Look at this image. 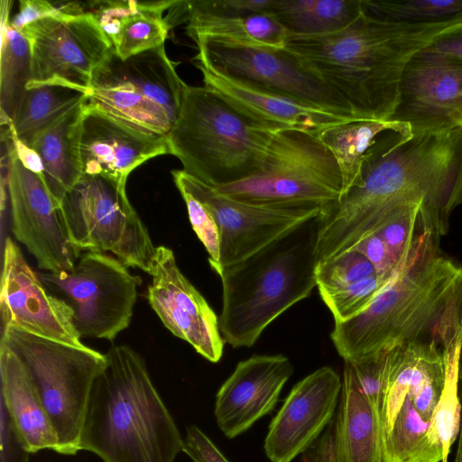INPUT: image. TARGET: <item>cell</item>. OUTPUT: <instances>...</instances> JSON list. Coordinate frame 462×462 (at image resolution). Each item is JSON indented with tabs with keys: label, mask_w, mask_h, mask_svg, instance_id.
I'll list each match as a JSON object with an SVG mask.
<instances>
[{
	"label": "cell",
	"mask_w": 462,
	"mask_h": 462,
	"mask_svg": "<svg viewBox=\"0 0 462 462\" xmlns=\"http://www.w3.org/2000/svg\"><path fill=\"white\" fill-rule=\"evenodd\" d=\"M0 462H28L31 453L2 402H0Z\"/></svg>",
	"instance_id": "cell-40"
},
{
	"label": "cell",
	"mask_w": 462,
	"mask_h": 462,
	"mask_svg": "<svg viewBox=\"0 0 462 462\" xmlns=\"http://www.w3.org/2000/svg\"><path fill=\"white\" fill-rule=\"evenodd\" d=\"M87 99L86 92L67 86L45 84L28 87L8 125L12 135L30 148L42 133Z\"/></svg>",
	"instance_id": "cell-30"
},
{
	"label": "cell",
	"mask_w": 462,
	"mask_h": 462,
	"mask_svg": "<svg viewBox=\"0 0 462 462\" xmlns=\"http://www.w3.org/2000/svg\"><path fill=\"white\" fill-rule=\"evenodd\" d=\"M92 388L80 450L104 462H174L183 439L141 356L113 346Z\"/></svg>",
	"instance_id": "cell-4"
},
{
	"label": "cell",
	"mask_w": 462,
	"mask_h": 462,
	"mask_svg": "<svg viewBox=\"0 0 462 462\" xmlns=\"http://www.w3.org/2000/svg\"><path fill=\"white\" fill-rule=\"evenodd\" d=\"M365 11L364 0H273L266 13L289 37H318L346 29Z\"/></svg>",
	"instance_id": "cell-28"
},
{
	"label": "cell",
	"mask_w": 462,
	"mask_h": 462,
	"mask_svg": "<svg viewBox=\"0 0 462 462\" xmlns=\"http://www.w3.org/2000/svg\"><path fill=\"white\" fill-rule=\"evenodd\" d=\"M175 1H89L85 3L113 44L125 60L164 44L171 29L162 14Z\"/></svg>",
	"instance_id": "cell-24"
},
{
	"label": "cell",
	"mask_w": 462,
	"mask_h": 462,
	"mask_svg": "<svg viewBox=\"0 0 462 462\" xmlns=\"http://www.w3.org/2000/svg\"><path fill=\"white\" fill-rule=\"evenodd\" d=\"M204 85L214 89L230 106L252 122L272 132L296 129L319 134L350 120L297 100L253 88L201 67Z\"/></svg>",
	"instance_id": "cell-22"
},
{
	"label": "cell",
	"mask_w": 462,
	"mask_h": 462,
	"mask_svg": "<svg viewBox=\"0 0 462 462\" xmlns=\"http://www.w3.org/2000/svg\"><path fill=\"white\" fill-rule=\"evenodd\" d=\"M460 23L462 17L433 23H398L365 10L340 32L289 37L284 49L339 95L357 119L388 121L408 60Z\"/></svg>",
	"instance_id": "cell-3"
},
{
	"label": "cell",
	"mask_w": 462,
	"mask_h": 462,
	"mask_svg": "<svg viewBox=\"0 0 462 462\" xmlns=\"http://www.w3.org/2000/svg\"><path fill=\"white\" fill-rule=\"evenodd\" d=\"M375 275L378 274L374 265L356 249L319 262L316 267V282L321 299Z\"/></svg>",
	"instance_id": "cell-34"
},
{
	"label": "cell",
	"mask_w": 462,
	"mask_h": 462,
	"mask_svg": "<svg viewBox=\"0 0 462 462\" xmlns=\"http://www.w3.org/2000/svg\"><path fill=\"white\" fill-rule=\"evenodd\" d=\"M341 387L338 374L322 366L291 388L265 437L271 462H291L313 444L335 417Z\"/></svg>",
	"instance_id": "cell-19"
},
{
	"label": "cell",
	"mask_w": 462,
	"mask_h": 462,
	"mask_svg": "<svg viewBox=\"0 0 462 462\" xmlns=\"http://www.w3.org/2000/svg\"><path fill=\"white\" fill-rule=\"evenodd\" d=\"M454 462H462V409H461V421H460L458 445H457V449L456 452V457H455Z\"/></svg>",
	"instance_id": "cell-44"
},
{
	"label": "cell",
	"mask_w": 462,
	"mask_h": 462,
	"mask_svg": "<svg viewBox=\"0 0 462 462\" xmlns=\"http://www.w3.org/2000/svg\"><path fill=\"white\" fill-rule=\"evenodd\" d=\"M214 189L244 203L318 205L325 209L342 198L343 179L318 134L285 129L273 132L254 175Z\"/></svg>",
	"instance_id": "cell-9"
},
{
	"label": "cell",
	"mask_w": 462,
	"mask_h": 462,
	"mask_svg": "<svg viewBox=\"0 0 462 462\" xmlns=\"http://www.w3.org/2000/svg\"><path fill=\"white\" fill-rule=\"evenodd\" d=\"M0 306L3 328L14 327L49 339L85 346L73 326L70 310L46 289L9 236L4 247Z\"/></svg>",
	"instance_id": "cell-18"
},
{
	"label": "cell",
	"mask_w": 462,
	"mask_h": 462,
	"mask_svg": "<svg viewBox=\"0 0 462 462\" xmlns=\"http://www.w3.org/2000/svg\"><path fill=\"white\" fill-rule=\"evenodd\" d=\"M11 1L1 2V125L8 126L31 79L28 40L10 22Z\"/></svg>",
	"instance_id": "cell-32"
},
{
	"label": "cell",
	"mask_w": 462,
	"mask_h": 462,
	"mask_svg": "<svg viewBox=\"0 0 462 462\" xmlns=\"http://www.w3.org/2000/svg\"><path fill=\"white\" fill-rule=\"evenodd\" d=\"M273 0H191L189 17L235 18L266 13Z\"/></svg>",
	"instance_id": "cell-37"
},
{
	"label": "cell",
	"mask_w": 462,
	"mask_h": 462,
	"mask_svg": "<svg viewBox=\"0 0 462 462\" xmlns=\"http://www.w3.org/2000/svg\"><path fill=\"white\" fill-rule=\"evenodd\" d=\"M2 180L5 183L12 216V231L48 273L70 270L82 251L71 242L60 204L42 176L26 167L17 155L10 128L2 131Z\"/></svg>",
	"instance_id": "cell-13"
},
{
	"label": "cell",
	"mask_w": 462,
	"mask_h": 462,
	"mask_svg": "<svg viewBox=\"0 0 462 462\" xmlns=\"http://www.w3.org/2000/svg\"><path fill=\"white\" fill-rule=\"evenodd\" d=\"M63 14H77L73 2H49L43 0H22L13 20L14 28L20 31L26 24L47 16Z\"/></svg>",
	"instance_id": "cell-38"
},
{
	"label": "cell",
	"mask_w": 462,
	"mask_h": 462,
	"mask_svg": "<svg viewBox=\"0 0 462 462\" xmlns=\"http://www.w3.org/2000/svg\"><path fill=\"white\" fill-rule=\"evenodd\" d=\"M60 208L69 238L80 251L111 253L127 267L150 273L156 246L127 198L125 184L82 174Z\"/></svg>",
	"instance_id": "cell-10"
},
{
	"label": "cell",
	"mask_w": 462,
	"mask_h": 462,
	"mask_svg": "<svg viewBox=\"0 0 462 462\" xmlns=\"http://www.w3.org/2000/svg\"><path fill=\"white\" fill-rule=\"evenodd\" d=\"M444 383L439 346L414 344L389 351L379 407L383 462H442L438 430L457 418L443 403Z\"/></svg>",
	"instance_id": "cell-6"
},
{
	"label": "cell",
	"mask_w": 462,
	"mask_h": 462,
	"mask_svg": "<svg viewBox=\"0 0 462 462\" xmlns=\"http://www.w3.org/2000/svg\"><path fill=\"white\" fill-rule=\"evenodd\" d=\"M301 462H340L337 453L335 417L321 435L302 453Z\"/></svg>",
	"instance_id": "cell-42"
},
{
	"label": "cell",
	"mask_w": 462,
	"mask_h": 462,
	"mask_svg": "<svg viewBox=\"0 0 462 462\" xmlns=\"http://www.w3.org/2000/svg\"><path fill=\"white\" fill-rule=\"evenodd\" d=\"M92 86L125 88L162 106L176 121L186 83L179 77L163 44L125 60L114 50L95 69Z\"/></svg>",
	"instance_id": "cell-23"
},
{
	"label": "cell",
	"mask_w": 462,
	"mask_h": 462,
	"mask_svg": "<svg viewBox=\"0 0 462 462\" xmlns=\"http://www.w3.org/2000/svg\"><path fill=\"white\" fill-rule=\"evenodd\" d=\"M421 231L390 282L355 317L336 322L331 340L344 361L414 344L444 349L462 336V266Z\"/></svg>",
	"instance_id": "cell-2"
},
{
	"label": "cell",
	"mask_w": 462,
	"mask_h": 462,
	"mask_svg": "<svg viewBox=\"0 0 462 462\" xmlns=\"http://www.w3.org/2000/svg\"><path fill=\"white\" fill-rule=\"evenodd\" d=\"M273 134L239 114L211 88L186 84L167 138L170 154L180 160L184 172L217 188L254 175Z\"/></svg>",
	"instance_id": "cell-7"
},
{
	"label": "cell",
	"mask_w": 462,
	"mask_h": 462,
	"mask_svg": "<svg viewBox=\"0 0 462 462\" xmlns=\"http://www.w3.org/2000/svg\"><path fill=\"white\" fill-rule=\"evenodd\" d=\"M365 10L381 19L407 23H433L462 17V0H364Z\"/></svg>",
	"instance_id": "cell-33"
},
{
	"label": "cell",
	"mask_w": 462,
	"mask_h": 462,
	"mask_svg": "<svg viewBox=\"0 0 462 462\" xmlns=\"http://www.w3.org/2000/svg\"><path fill=\"white\" fill-rule=\"evenodd\" d=\"M197 67L236 82L278 94L350 121L348 104L284 48L195 40Z\"/></svg>",
	"instance_id": "cell-12"
},
{
	"label": "cell",
	"mask_w": 462,
	"mask_h": 462,
	"mask_svg": "<svg viewBox=\"0 0 462 462\" xmlns=\"http://www.w3.org/2000/svg\"><path fill=\"white\" fill-rule=\"evenodd\" d=\"M85 103L42 133L29 148L39 157L41 176L60 204L83 174L79 134Z\"/></svg>",
	"instance_id": "cell-27"
},
{
	"label": "cell",
	"mask_w": 462,
	"mask_h": 462,
	"mask_svg": "<svg viewBox=\"0 0 462 462\" xmlns=\"http://www.w3.org/2000/svg\"><path fill=\"white\" fill-rule=\"evenodd\" d=\"M182 451L194 462H230L214 442L195 425L186 430Z\"/></svg>",
	"instance_id": "cell-41"
},
{
	"label": "cell",
	"mask_w": 462,
	"mask_h": 462,
	"mask_svg": "<svg viewBox=\"0 0 462 462\" xmlns=\"http://www.w3.org/2000/svg\"><path fill=\"white\" fill-rule=\"evenodd\" d=\"M335 421L340 462H383L379 409L361 390L345 361Z\"/></svg>",
	"instance_id": "cell-25"
},
{
	"label": "cell",
	"mask_w": 462,
	"mask_h": 462,
	"mask_svg": "<svg viewBox=\"0 0 462 462\" xmlns=\"http://www.w3.org/2000/svg\"><path fill=\"white\" fill-rule=\"evenodd\" d=\"M389 132L403 136L412 134L407 125L391 120L348 121L330 126L319 134L332 152L341 171L343 196L359 181L369 151Z\"/></svg>",
	"instance_id": "cell-29"
},
{
	"label": "cell",
	"mask_w": 462,
	"mask_h": 462,
	"mask_svg": "<svg viewBox=\"0 0 462 462\" xmlns=\"http://www.w3.org/2000/svg\"><path fill=\"white\" fill-rule=\"evenodd\" d=\"M187 208L189 222L197 236L208 254V262L214 270L220 260V236L217 222L208 208L188 189L177 187Z\"/></svg>",
	"instance_id": "cell-36"
},
{
	"label": "cell",
	"mask_w": 462,
	"mask_h": 462,
	"mask_svg": "<svg viewBox=\"0 0 462 462\" xmlns=\"http://www.w3.org/2000/svg\"><path fill=\"white\" fill-rule=\"evenodd\" d=\"M79 135L82 173L102 175L123 184L142 163L170 153L167 135L113 116L88 101Z\"/></svg>",
	"instance_id": "cell-20"
},
{
	"label": "cell",
	"mask_w": 462,
	"mask_h": 462,
	"mask_svg": "<svg viewBox=\"0 0 462 462\" xmlns=\"http://www.w3.org/2000/svg\"><path fill=\"white\" fill-rule=\"evenodd\" d=\"M293 373L284 355H254L240 361L217 391L214 415L223 434L233 439L275 408Z\"/></svg>",
	"instance_id": "cell-21"
},
{
	"label": "cell",
	"mask_w": 462,
	"mask_h": 462,
	"mask_svg": "<svg viewBox=\"0 0 462 462\" xmlns=\"http://www.w3.org/2000/svg\"><path fill=\"white\" fill-rule=\"evenodd\" d=\"M1 343L23 363L55 431L56 452L77 454L92 388L106 367V355L14 327L2 328Z\"/></svg>",
	"instance_id": "cell-8"
},
{
	"label": "cell",
	"mask_w": 462,
	"mask_h": 462,
	"mask_svg": "<svg viewBox=\"0 0 462 462\" xmlns=\"http://www.w3.org/2000/svg\"><path fill=\"white\" fill-rule=\"evenodd\" d=\"M412 205L420 206L424 231L439 239L447 234L452 212L462 205V125L381 137L365 157L359 181L323 210L319 262L352 249Z\"/></svg>",
	"instance_id": "cell-1"
},
{
	"label": "cell",
	"mask_w": 462,
	"mask_h": 462,
	"mask_svg": "<svg viewBox=\"0 0 462 462\" xmlns=\"http://www.w3.org/2000/svg\"><path fill=\"white\" fill-rule=\"evenodd\" d=\"M352 249L364 254L374 265L377 274L385 278L391 277L404 259L397 262L378 233L364 238Z\"/></svg>",
	"instance_id": "cell-39"
},
{
	"label": "cell",
	"mask_w": 462,
	"mask_h": 462,
	"mask_svg": "<svg viewBox=\"0 0 462 462\" xmlns=\"http://www.w3.org/2000/svg\"><path fill=\"white\" fill-rule=\"evenodd\" d=\"M147 299L162 324L188 342L205 359L220 361L223 355L218 318L201 293L179 268L169 247L156 246Z\"/></svg>",
	"instance_id": "cell-17"
},
{
	"label": "cell",
	"mask_w": 462,
	"mask_h": 462,
	"mask_svg": "<svg viewBox=\"0 0 462 462\" xmlns=\"http://www.w3.org/2000/svg\"><path fill=\"white\" fill-rule=\"evenodd\" d=\"M320 217L249 258L224 267L219 329L233 347H250L263 330L315 286Z\"/></svg>",
	"instance_id": "cell-5"
},
{
	"label": "cell",
	"mask_w": 462,
	"mask_h": 462,
	"mask_svg": "<svg viewBox=\"0 0 462 462\" xmlns=\"http://www.w3.org/2000/svg\"><path fill=\"white\" fill-rule=\"evenodd\" d=\"M427 49L450 53L462 59V23L448 29Z\"/></svg>",
	"instance_id": "cell-43"
},
{
	"label": "cell",
	"mask_w": 462,
	"mask_h": 462,
	"mask_svg": "<svg viewBox=\"0 0 462 462\" xmlns=\"http://www.w3.org/2000/svg\"><path fill=\"white\" fill-rule=\"evenodd\" d=\"M176 187L188 189L213 215L220 236V260L214 271L254 255L304 224L320 217L318 205H255L231 199L182 170L171 171Z\"/></svg>",
	"instance_id": "cell-15"
},
{
	"label": "cell",
	"mask_w": 462,
	"mask_h": 462,
	"mask_svg": "<svg viewBox=\"0 0 462 462\" xmlns=\"http://www.w3.org/2000/svg\"><path fill=\"white\" fill-rule=\"evenodd\" d=\"M187 32L195 41L204 38L226 43L284 48L289 38L283 27L267 13L235 18L189 16Z\"/></svg>",
	"instance_id": "cell-31"
},
{
	"label": "cell",
	"mask_w": 462,
	"mask_h": 462,
	"mask_svg": "<svg viewBox=\"0 0 462 462\" xmlns=\"http://www.w3.org/2000/svg\"><path fill=\"white\" fill-rule=\"evenodd\" d=\"M20 32L31 49L27 85H62L89 91L95 69L114 51L113 44L90 13L47 16Z\"/></svg>",
	"instance_id": "cell-14"
},
{
	"label": "cell",
	"mask_w": 462,
	"mask_h": 462,
	"mask_svg": "<svg viewBox=\"0 0 462 462\" xmlns=\"http://www.w3.org/2000/svg\"><path fill=\"white\" fill-rule=\"evenodd\" d=\"M420 212V205L410 206L377 232L397 262L404 258L419 233L424 231Z\"/></svg>",
	"instance_id": "cell-35"
},
{
	"label": "cell",
	"mask_w": 462,
	"mask_h": 462,
	"mask_svg": "<svg viewBox=\"0 0 462 462\" xmlns=\"http://www.w3.org/2000/svg\"><path fill=\"white\" fill-rule=\"evenodd\" d=\"M1 402L31 454L57 449L47 412L20 359L0 344Z\"/></svg>",
	"instance_id": "cell-26"
},
{
	"label": "cell",
	"mask_w": 462,
	"mask_h": 462,
	"mask_svg": "<svg viewBox=\"0 0 462 462\" xmlns=\"http://www.w3.org/2000/svg\"><path fill=\"white\" fill-rule=\"evenodd\" d=\"M412 134L440 133L462 125V59L427 48L406 63L391 118Z\"/></svg>",
	"instance_id": "cell-16"
},
{
	"label": "cell",
	"mask_w": 462,
	"mask_h": 462,
	"mask_svg": "<svg viewBox=\"0 0 462 462\" xmlns=\"http://www.w3.org/2000/svg\"><path fill=\"white\" fill-rule=\"evenodd\" d=\"M110 254L84 251L61 273H38L46 289L71 311L82 337L114 340L130 324L142 281Z\"/></svg>",
	"instance_id": "cell-11"
}]
</instances>
